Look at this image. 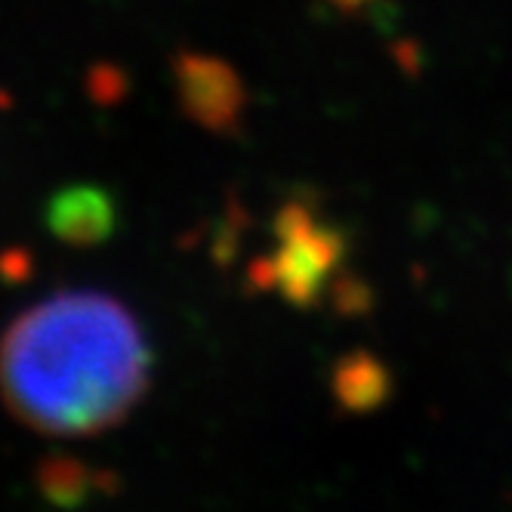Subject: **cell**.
Here are the masks:
<instances>
[{
	"label": "cell",
	"instance_id": "1",
	"mask_svg": "<svg viewBox=\"0 0 512 512\" xmlns=\"http://www.w3.org/2000/svg\"><path fill=\"white\" fill-rule=\"evenodd\" d=\"M152 355L133 312L102 290H59L0 337L7 411L44 435L118 426L149 389Z\"/></svg>",
	"mask_w": 512,
	"mask_h": 512
}]
</instances>
